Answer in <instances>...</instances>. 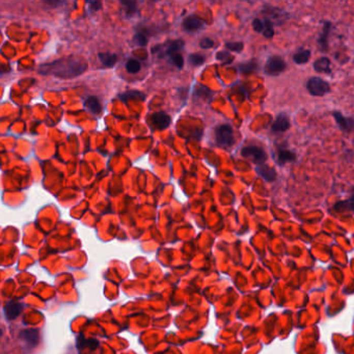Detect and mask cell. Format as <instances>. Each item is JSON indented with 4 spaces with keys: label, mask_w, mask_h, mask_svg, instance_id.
<instances>
[{
    "label": "cell",
    "mask_w": 354,
    "mask_h": 354,
    "mask_svg": "<svg viewBox=\"0 0 354 354\" xmlns=\"http://www.w3.org/2000/svg\"><path fill=\"white\" fill-rule=\"evenodd\" d=\"M87 63L84 58L70 56L41 65L39 73L43 75H52L62 79H71L83 74L87 70Z\"/></svg>",
    "instance_id": "obj_1"
},
{
    "label": "cell",
    "mask_w": 354,
    "mask_h": 354,
    "mask_svg": "<svg viewBox=\"0 0 354 354\" xmlns=\"http://www.w3.org/2000/svg\"><path fill=\"white\" fill-rule=\"evenodd\" d=\"M216 143L221 148H230L235 143V136L233 128L230 125H219L215 129Z\"/></svg>",
    "instance_id": "obj_2"
},
{
    "label": "cell",
    "mask_w": 354,
    "mask_h": 354,
    "mask_svg": "<svg viewBox=\"0 0 354 354\" xmlns=\"http://www.w3.org/2000/svg\"><path fill=\"white\" fill-rule=\"evenodd\" d=\"M241 155L243 158L250 159L251 161H254L258 165L265 164L267 160L266 152L262 148L256 146V145H249V146L243 148L241 150Z\"/></svg>",
    "instance_id": "obj_3"
},
{
    "label": "cell",
    "mask_w": 354,
    "mask_h": 354,
    "mask_svg": "<svg viewBox=\"0 0 354 354\" xmlns=\"http://www.w3.org/2000/svg\"><path fill=\"white\" fill-rule=\"evenodd\" d=\"M307 88L312 96L322 97L331 92V85L320 77H312L308 80Z\"/></svg>",
    "instance_id": "obj_4"
},
{
    "label": "cell",
    "mask_w": 354,
    "mask_h": 354,
    "mask_svg": "<svg viewBox=\"0 0 354 354\" xmlns=\"http://www.w3.org/2000/svg\"><path fill=\"white\" fill-rule=\"evenodd\" d=\"M287 68L285 61L280 56H271L267 60L265 65V73L269 76H277L282 74Z\"/></svg>",
    "instance_id": "obj_5"
},
{
    "label": "cell",
    "mask_w": 354,
    "mask_h": 354,
    "mask_svg": "<svg viewBox=\"0 0 354 354\" xmlns=\"http://www.w3.org/2000/svg\"><path fill=\"white\" fill-rule=\"evenodd\" d=\"M252 28H254L257 33L262 34L265 38L270 39L274 36V27L273 22L269 18H256L252 21Z\"/></svg>",
    "instance_id": "obj_6"
},
{
    "label": "cell",
    "mask_w": 354,
    "mask_h": 354,
    "mask_svg": "<svg viewBox=\"0 0 354 354\" xmlns=\"http://www.w3.org/2000/svg\"><path fill=\"white\" fill-rule=\"evenodd\" d=\"M170 123H171V117L169 116L168 113L164 111L155 112L153 114H151L150 116L151 126L157 130H163L168 128Z\"/></svg>",
    "instance_id": "obj_7"
},
{
    "label": "cell",
    "mask_w": 354,
    "mask_h": 354,
    "mask_svg": "<svg viewBox=\"0 0 354 354\" xmlns=\"http://www.w3.org/2000/svg\"><path fill=\"white\" fill-rule=\"evenodd\" d=\"M205 26V22L195 15L188 16L182 22V28L186 33H194Z\"/></svg>",
    "instance_id": "obj_8"
},
{
    "label": "cell",
    "mask_w": 354,
    "mask_h": 354,
    "mask_svg": "<svg viewBox=\"0 0 354 354\" xmlns=\"http://www.w3.org/2000/svg\"><path fill=\"white\" fill-rule=\"evenodd\" d=\"M334 117H335L337 124L339 125V127L342 131H344L346 133L354 132V119L353 117L344 116L339 111L334 112Z\"/></svg>",
    "instance_id": "obj_9"
},
{
    "label": "cell",
    "mask_w": 354,
    "mask_h": 354,
    "mask_svg": "<svg viewBox=\"0 0 354 354\" xmlns=\"http://www.w3.org/2000/svg\"><path fill=\"white\" fill-rule=\"evenodd\" d=\"M331 28H332V23L328 21L324 22L322 33L319 35V38L317 41L322 52L328 51V47H330V45H328V37H330V34H331Z\"/></svg>",
    "instance_id": "obj_10"
},
{
    "label": "cell",
    "mask_w": 354,
    "mask_h": 354,
    "mask_svg": "<svg viewBox=\"0 0 354 354\" xmlns=\"http://www.w3.org/2000/svg\"><path fill=\"white\" fill-rule=\"evenodd\" d=\"M290 128V119L286 113H280L271 126L273 132H285Z\"/></svg>",
    "instance_id": "obj_11"
},
{
    "label": "cell",
    "mask_w": 354,
    "mask_h": 354,
    "mask_svg": "<svg viewBox=\"0 0 354 354\" xmlns=\"http://www.w3.org/2000/svg\"><path fill=\"white\" fill-rule=\"evenodd\" d=\"M22 310H23V306L21 305L20 302H17V301L8 302L5 309H4L5 316L10 321L16 319L21 314Z\"/></svg>",
    "instance_id": "obj_12"
},
{
    "label": "cell",
    "mask_w": 354,
    "mask_h": 354,
    "mask_svg": "<svg viewBox=\"0 0 354 354\" xmlns=\"http://www.w3.org/2000/svg\"><path fill=\"white\" fill-rule=\"evenodd\" d=\"M257 172L260 176L267 182H274L276 180V171L273 167L268 166L267 164H261L257 166Z\"/></svg>",
    "instance_id": "obj_13"
},
{
    "label": "cell",
    "mask_w": 354,
    "mask_h": 354,
    "mask_svg": "<svg viewBox=\"0 0 354 354\" xmlns=\"http://www.w3.org/2000/svg\"><path fill=\"white\" fill-rule=\"evenodd\" d=\"M20 338L23 339L29 346H37L39 343V331L35 328H27L20 334Z\"/></svg>",
    "instance_id": "obj_14"
},
{
    "label": "cell",
    "mask_w": 354,
    "mask_h": 354,
    "mask_svg": "<svg viewBox=\"0 0 354 354\" xmlns=\"http://www.w3.org/2000/svg\"><path fill=\"white\" fill-rule=\"evenodd\" d=\"M296 160V154L288 149H279L277 150V163L281 166L285 165L288 162H294Z\"/></svg>",
    "instance_id": "obj_15"
},
{
    "label": "cell",
    "mask_w": 354,
    "mask_h": 354,
    "mask_svg": "<svg viewBox=\"0 0 354 354\" xmlns=\"http://www.w3.org/2000/svg\"><path fill=\"white\" fill-rule=\"evenodd\" d=\"M83 105L88 111H91L94 114H99L101 113V111H102V105H101L100 100L95 96L87 97L84 100Z\"/></svg>",
    "instance_id": "obj_16"
},
{
    "label": "cell",
    "mask_w": 354,
    "mask_h": 354,
    "mask_svg": "<svg viewBox=\"0 0 354 354\" xmlns=\"http://www.w3.org/2000/svg\"><path fill=\"white\" fill-rule=\"evenodd\" d=\"M314 69L318 73H325V74H332V68H331V61L328 57H320L314 63Z\"/></svg>",
    "instance_id": "obj_17"
},
{
    "label": "cell",
    "mask_w": 354,
    "mask_h": 354,
    "mask_svg": "<svg viewBox=\"0 0 354 354\" xmlns=\"http://www.w3.org/2000/svg\"><path fill=\"white\" fill-rule=\"evenodd\" d=\"M334 210L337 212H345V211L354 212V194L351 195L348 199L338 201V203L334 206Z\"/></svg>",
    "instance_id": "obj_18"
},
{
    "label": "cell",
    "mask_w": 354,
    "mask_h": 354,
    "mask_svg": "<svg viewBox=\"0 0 354 354\" xmlns=\"http://www.w3.org/2000/svg\"><path fill=\"white\" fill-rule=\"evenodd\" d=\"M98 57H99V61L102 63V65L107 68H112L117 62V55L115 53L100 52L98 53Z\"/></svg>",
    "instance_id": "obj_19"
},
{
    "label": "cell",
    "mask_w": 354,
    "mask_h": 354,
    "mask_svg": "<svg viewBox=\"0 0 354 354\" xmlns=\"http://www.w3.org/2000/svg\"><path fill=\"white\" fill-rule=\"evenodd\" d=\"M184 45H185V43L182 40H175V41L169 42L166 46L165 55L168 57L174 53H180V50H182L184 48Z\"/></svg>",
    "instance_id": "obj_20"
},
{
    "label": "cell",
    "mask_w": 354,
    "mask_h": 354,
    "mask_svg": "<svg viewBox=\"0 0 354 354\" xmlns=\"http://www.w3.org/2000/svg\"><path fill=\"white\" fill-rule=\"evenodd\" d=\"M311 51L308 49L300 48L298 51L293 55V62L297 65L307 64L311 58Z\"/></svg>",
    "instance_id": "obj_21"
},
{
    "label": "cell",
    "mask_w": 354,
    "mask_h": 354,
    "mask_svg": "<svg viewBox=\"0 0 354 354\" xmlns=\"http://www.w3.org/2000/svg\"><path fill=\"white\" fill-rule=\"evenodd\" d=\"M121 5L123 6L125 15L127 17H133L135 14L138 13L137 3L132 2V0H122Z\"/></svg>",
    "instance_id": "obj_22"
},
{
    "label": "cell",
    "mask_w": 354,
    "mask_h": 354,
    "mask_svg": "<svg viewBox=\"0 0 354 354\" xmlns=\"http://www.w3.org/2000/svg\"><path fill=\"white\" fill-rule=\"evenodd\" d=\"M148 31L143 27H140V31H137L134 38H133V42L141 47H144L148 45Z\"/></svg>",
    "instance_id": "obj_23"
},
{
    "label": "cell",
    "mask_w": 354,
    "mask_h": 354,
    "mask_svg": "<svg viewBox=\"0 0 354 354\" xmlns=\"http://www.w3.org/2000/svg\"><path fill=\"white\" fill-rule=\"evenodd\" d=\"M145 95L141 92H138V91H128V92H125L123 94H120L119 95V98L123 101L125 100H130V99H138V100H145Z\"/></svg>",
    "instance_id": "obj_24"
},
{
    "label": "cell",
    "mask_w": 354,
    "mask_h": 354,
    "mask_svg": "<svg viewBox=\"0 0 354 354\" xmlns=\"http://www.w3.org/2000/svg\"><path fill=\"white\" fill-rule=\"evenodd\" d=\"M258 67L259 66H258V63L256 61H250V62L239 65V71L242 73L248 74V73L256 72L258 70Z\"/></svg>",
    "instance_id": "obj_25"
},
{
    "label": "cell",
    "mask_w": 354,
    "mask_h": 354,
    "mask_svg": "<svg viewBox=\"0 0 354 354\" xmlns=\"http://www.w3.org/2000/svg\"><path fill=\"white\" fill-rule=\"evenodd\" d=\"M140 69H141L140 63L136 60H129L127 64H126V70H127V72L130 74H136L140 71Z\"/></svg>",
    "instance_id": "obj_26"
},
{
    "label": "cell",
    "mask_w": 354,
    "mask_h": 354,
    "mask_svg": "<svg viewBox=\"0 0 354 354\" xmlns=\"http://www.w3.org/2000/svg\"><path fill=\"white\" fill-rule=\"evenodd\" d=\"M216 60L221 61L223 63V65H229V64L233 63L234 57L231 55V53L229 51L224 50V51H219L216 53Z\"/></svg>",
    "instance_id": "obj_27"
},
{
    "label": "cell",
    "mask_w": 354,
    "mask_h": 354,
    "mask_svg": "<svg viewBox=\"0 0 354 354\" xmlns=\"http://www.w3.org/2000/svg\"><path fill=\"white\" fill-rule=\"evenodd\" d=\"M168 58H169L170 63L178 69L181 70L184 67V57L181 53H174V54L168 56Z\"/></svg>",
    "instance_id": "obj_28"
},
{
    "label": "cell",
    "mask_w": 354,
    "mask_h": 354,
    "mask_svg": "<svg viewBox=\"0 0 354 354\" xmlns=\"http://www.w3.org/2000/svg\"><path fill=\"white\" fill-rule=\"evenodd\" d=\"M188 63L192 66H201L205 63V56L198 53L190 54L188 56Z\"/></svg>",
    "instance_id": "obj_29"
},
{
    "label": "cell",
    "mask_w": 354,
    "mask_h": 354,
    "mask_svg": "<svg viewBox=\"0 0 354 354\" xmlns=\"http://www.w3.org/2000/svg\"><path fill=\"white\" fill-rule=\"evenodd\" d=\"M225 48L230 51L241 52L244 48V44L242 42H229L225 43Z\"/></svg>",
    "instance_id": "obj_30"
},
{
    "label": "cell",
    "mask_w": 354,
    "mask_h": 354,
    "mask_svg": "<svg viewBox=\"0 0 354 354\" xmlns=\"http://www.w3.org/2000/svg\"><path fill=\"white\" fill-rule=\"evenodd\" d=\"M199 46L203 49H211L214 47V41L210 38H203L199 41Z\"/></svg>",
    "instance_id": "obj_31"
},
{
    "label": "cell",
    "mask_w": 354,
    "mask_h": 354,
    "mask_svg": "<svg viewBox=\"0 0 354 354\" xmlns=\"http://www.w3.org/2000/svg\"><path fill=\"white\" fill-rule=\"evenodd\" d=\"M87 4L90 5L92 12H97L102 8V3L101 2H87Z\"/></svg>",
    "instance_id": "obj_32"
},
{
    "label": "cell",
    "mask_w": 354,
    "mask_h": 354,
    "mask_svg": "<svg viewBox=\"0 0 354 354\" xmlns=\"http://www.w3.org/2000/svg\"><path fill=\"white\" fill-rule=\"evenodd\" d=\"M45 4L46 5H48V6H50V7H60V6H63V5H65L66 3H63V2H51V0H50V2H45Z\"/></svg>",
    "instance_id": "obj_33"
},
{
    "label": "cell",
    "mask_w": 354,
    "mask_h": 354,
    "mask_svg": "<svg viewBox=\"0 0 354 354\" xmlns=\"http://www.w3.org/2000/svg\"><path fill=\"white\" fill-rule=\"evenodd\" d=\"M353 190H354V187H353Z\"/></svg>",
    "instance_id": "obj_34"
}]
</instances>
